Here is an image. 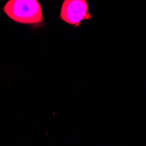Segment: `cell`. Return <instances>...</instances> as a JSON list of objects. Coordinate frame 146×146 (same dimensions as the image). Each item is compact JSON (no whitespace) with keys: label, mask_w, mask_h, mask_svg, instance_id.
<instances>
[{"label":"cell","mask_w":146,"mask_h":146,"mask_svg":"<svg viewBox=\"0 0 146 146\" xmlns=\"http://www.w3.org/2000/svg\"><path fill=\"white\" fill-rule=\"evenodd\" d=\"M5 15L12 21L34 28L45 25L43 11L38 0H8L3 7Z\"/></svg>","instance_id":"1"},{"label":"cell","mask_w":146,"mask_h":146,"mask_svg":"<svg viewBox=\"0 0 146 146\" xmlns=\"http://www.w3.org/2000/svg\"><path fill=\"white\" fill-rule=\"evenodd\" d=\"M59 19L74 28L80 27L84 20H91L88 0H63Z\"/></svg>","instance_id":"2"}]
</instances>
